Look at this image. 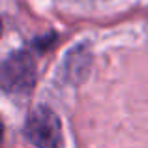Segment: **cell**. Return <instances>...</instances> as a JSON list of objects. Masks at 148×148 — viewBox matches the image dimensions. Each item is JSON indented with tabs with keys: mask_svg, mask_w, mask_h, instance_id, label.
<instances>
[{
	"mask_svg": "<svg viewBox=\"0 0 148 148\" xmlns=\"http://www.w3.org/2000/svg\"><path fill=\"white\" fill-rule=\"evenodd\" d=\"M25 135L38 148H62V126L58 116L47 107H38L30 112Z\"/></svg>",
	"mask_w": 148,
	"mask_h": 148,
	"instance_id": "cell-1",
	"label": "cell"
},
{
	"mask_svg": "<svg viewBox=\"0 0 148 148\" xmlns=\"http://www.w3.org/2000/svg\"><path fill=\"white\" fill-rule=\"evenodd\" d=\"M36 81V64L28 53H13L4 60L2 86L8 94H26Z\"/></svg>",
	"mask_w": 148,
	"mask_h": 148,
	"instance_id": "cell-2",
	"label": "cell"
}]
</instances>
